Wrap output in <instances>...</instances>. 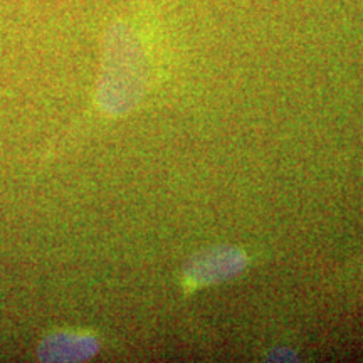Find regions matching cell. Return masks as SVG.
Wrapping results in <instances>:
<instances>
[{
    "label": "cell",
    "mask_w": 363,
    "mask_h": 363,
    "mask_svg": "<svg viewBox=\"0 0 363 363\" xmlns=\"http://www.w3.org/2000/svg\"><path fill=\"white\" fill-rule=\"evenodd\" d=\"M242 266V254L220 249L216 252L202 254L201 259L195 261L194 266L190 267L189 278L194 283H212V281H219L235 274Z\"/></svg>",
    "instance_id": "cell-1"
}]
</instances>
